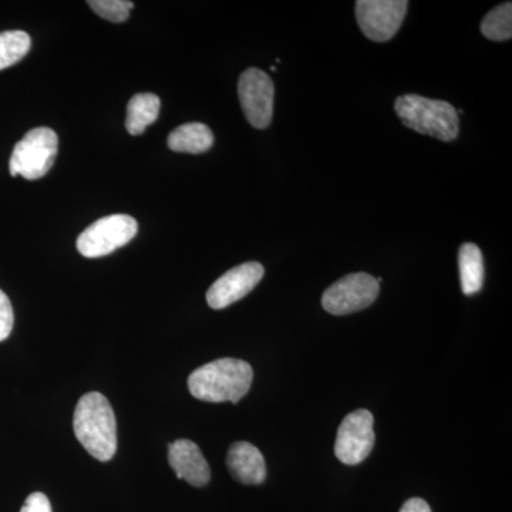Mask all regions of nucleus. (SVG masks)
<instances>
[{
	"instance_id": "obj_20",
	"label": "nucleus",
	"mask_w": 512,
	"mask_h": 512,
	"mask_svg": "<svg viewBox=\"0 0 512 512\" xmlns=\"http://www.w3.org/2000/svg\"><path fill=\"white\" fill-rule=\"evenodd\" d=\"M20 512H52V505L45 494L33 493L26 498Z\"/></svg>"
},
{
	"instance_id": "obj_15",
	"label": "nucleus",
	"mask_w": 512,
	"mask_h": 512,
	"mask_svg": "<svg viewBox=\"0 0 512 512\" xmlns=\"http://www.w3.org/2000/svg\"><path fill=\"white\" fill-rule=\"evenodd\" d=\"M160 97L151 93L136 94L127 106L126 128L131 136H140L160 114Z\"/></svg>"
},
{
	"instance_id": "obj_4",
	"label": "nucleus",
	"mask_w": 512,
	"mask_h": 512,
	"mask_svg": "<svg viewBox=\"0 0 512 512\" xmlns=\"http://www.w3.org/2000/svg\"><path fill=\"white\" fill-rule=\"evenodd\" d=\"M57 151L59 138L52 128H33L13 148L10 174L13 177L22 175L26 180H39L52 170Z\"/></svg>"
},
{
	"instance_id": "obj_6",
	"label": "nucleus",
	"mask_w": 512,
	"mask_h": 512,
	"mask_svg": "<svg viewBox=\"0 0 512 512\" xmlns=\"http://www.w3.org/2000/svg\"><path fill=\"white\" fill-rule=\"evenodd\" d=\"M380 284L373 276L352 274L339 279L326 289L322 296V306L330 315H350L369 308L379 296Z\"/></svg>"
},
{
	"instance_id": "obj_8",
	"label": "nucleus",
	"mask_w": 512,
	"mask_h": 512,
	"mask_svg": "<svg viewBox=\"0 0 512 512\" xmlns=\"http://www.w3.org/2000/svg\"><path fill=\"white\" fill-rule=\"evenodd\" d=\"M238 96L242 111L252 127L264 130L274 116L275 86L269 74L262 70H245L239 77Z\"/></svg>"
},
{
	"instance_id": "obj_5",
	"label": "nucleus",
	"mask_w": 512,
	"mask_h": 512,
	"mask_svg": "<svg viewBox=\"0 0 512 512\" xmlns=\"http://www.w3.org/2000/svg\"><path fill=\"white\" fill-rule=\"evenodd\" d=\"M137 231V221L130 215H109L84 229L77 238V249L86 258H101L127 245Z\"/></svg>"
},
{
	"instance_id": "obj_12",
	"label": "nucleus",
	"mask_w": 512,
	"mask_h": 512,
	"mask_svg": "<svg viewBox=\"0 0 512 512\" xmlns=\"http://www.w3.org/2000/svg\"><path fill=\"white\" fill-rule=\"evenodd\" d=\"M227 466L231 476L239 483L258 485L265 481V458L258 448L247 441H238L229 447Z\"/></svg>"
},
{
	"instance_id": "obj_10",
	"label": "nucleus",
	"mask_w": 512,
	"mask_h": 512,
	"mask_svg": "<svg viewBox=\"0 0 512 512\" xmlns=\"http://www.w3.org/2000/svg\"><path fill=\"white\" fill-rule=\"evenodd\" d=\"M265 269L259 262L235 266L218 278L207 292V302L212 309L228 308L254 291L264 278Z\"/></svg>"
},
{
	"instance_id": "obj_16",
	"label": "nucleus",
	"mask_w": 512,
	"mask_h": 512,
	"mask_svg": "<svg viewBox=\"0 0 512 512\" xmlns=\"http://www.w3.org/2000/svg\"><path fill=\"white\" fill-rule=\"evenodd\" d=\"M32 40L23 30L0 33V70L8 69L28 55Z\"/></svg>"
},
{
	"instance_id": "obj_1",
	"label": "nucleus",
	"mask_w": 512,
	"mask_h": 512,
	"mask_svg": "<svg viewBox=\"0 0 512 512\" xmlns=\"http://www.w3.org/2000/svg\"><path fill=\"white\" fill-rule=\"evenodd\" d=\"M254 370L244 360H214L198 367L188 377V390L195 399L208 403H238L251 389Z\"/></svg>"
},
{
	"instance_id": "obj_18",
	"label": "nucleus",
	"mask_w": 512,
	"mask_h": 512,
	"mask_svg": "<svg viewBox=\"0 0 512 512\" xmlns=\"http://www.w3.org/2000/svg\"><path fill=\"white\" fill-rule=\"evenodd\" d=\"M87 5L101 19L109 20V22L113 23L126 22L128 16H130L131 9L134 8V3L130 2V0H89Z\"/></svg>"
},
{
	"instance_id": "obj_21",
	"label": "nucleus",
	"mask_w": 512,
	"mask_h": 512,
	"mask_svg": "<svg viewBox=\"0 0 512 512\" xmlns=\"http://www.w3.org/2000/svg\"><path fill=\"white\" fill-rule=\"evenodd\" d=\"M400 512H431L430 505L421 498H410L404 503Z\"/></svg>"
},
{
	"instance_id": "obj_2",
	"label": "nucleus",
	"mask_w": 512,
	"mask_h": 512,
	"mask_svg": "<svg viewBox=\"0 0 512 512\" xmlns=\"http://www.w3.org/2000/svg\"><path fill=\"white\" fill-rule=\"evenodd\" d=\"M73 429L79 443L96 460L110 461L116 454V416L103 394L90 392L82 396L74 410Z\"/></svg>"
},
{
	"instance_id": "obj_9",
	"label": "nucleus",
	"mask_w": 512,
	"mask_h": 512,
	"mask_svg": "<svg viewBox=\"0 0 512 512\" xmlns=\"http://www.w3.org/2000/svg\"><path fill=\"white\" fill-rule=\"evenodd\" d=\"M375 446L373 414L369 410H356L348 414L340 424L336 436V457L348 466L365 461Z\"/></svg>"
},
{
	"instance_id": "obj_14",
	"label": "nucleus",
	"mask_w": 512,
	"mask_h": 512,
	"mask_svg": "<svg viewBox=\"0 0 512 512\" xmlns=\"http://www.w3.org/2000/svg\"><path fill=\"white\" fill-rule=\"evenodd\" d=\"M458 266L464 295H476L484 285V259L481 249L476 244L461 245Z\"/></svg>"
},
{
	"instance_id": "obj_3",
	"label": "nucleus",
	"mask_w": 512,
	"mask_h": 512,
	"mask_svg": "<svg viewBox=\"0 0 512 512\" xmlns=\"http://www.w3.org/2000/svg\"><path fill=\"white\" fill-rule=\"evenodd\" d=\"M394 110L404 126L416 133L441 141H453L458 136V114L447 101L406 94L396 100Z\"/></svg>"
},
{
	"instance_id": "obj_17",
	"label": "nucleus",
	"mask_w": 512,
	"mask_h": 512,
	"mask_svg": "<svg viewBox=\"0 0 512 512\" xmlns=\"http://www.w3.org/2000/svg\"><path fill=\"white\" fill-rule=\"evenodd\" d=\"M481 33L494 42H504L512 37V3L507 2L491 10L481 22Z\"/></svg>"
},
{
	"instance_id": "obj_19",
	"label": "nucleus",
	"mask_w": 512,
	"mask_h": 512,
	"mask_svg": "<svg viewBox=\"0 0 512 512\" xmlns=\"http://www.w3.org/2000/svg\"><path fill=\"white\" fill-rule=\"evenodd\" d=\"M15 323L12 303L5 292L0 291V342L8 339Z\"/></svg>"
},
{
	"instance_id": "obj_7",
	"label": "nucleus",
	"mask_w": 512,
	"mask_h": 512,
	"mask_svg": "<svg viewBox=\"0 0 512 512\" xmlns=\"http://www.w3.org/2000/svg\"><path fill=\"white\" fill-rule=\"evenodd\" d=\"M407 8V0H359L356 2L357 23L367 39L389 42L399 32Z\"/></svg>"
},
{
	"instance_id": "obj_13",
	"label": "nucleus",
	"mask_w": 512,
	"mask_h": 512,
	"mask_svg": "<svg viewBox=\"0 0 512 512\" xmlns=\"http://www.w3.org/2000/svg\"><path fill=\"white\" fill-rule=\"evenodd\" d=\"M167 143L175 153L201 154L214 144V134L205 124L187 123L171 131Z\"/></svg>"
},
{
	"instance_id": "obj_11",
	"label": "nucleus",
	"mask_w": 512,
	"mask_h": 512,
	"mask_svg": "<svg viewBox=\"0 0 512 512\" xmlns=\"http://www.w3.org/2000/svg\"><path fill=\"white\" fill-rule=\"evenodd\" d=\"M168 463L177 477L192 487H204L210 483V466L194 441L181 439L171 443L168 446Z\"/></svg>"
}]
</instances>
